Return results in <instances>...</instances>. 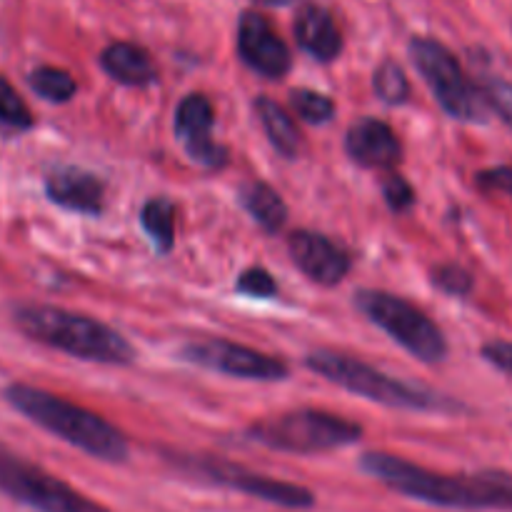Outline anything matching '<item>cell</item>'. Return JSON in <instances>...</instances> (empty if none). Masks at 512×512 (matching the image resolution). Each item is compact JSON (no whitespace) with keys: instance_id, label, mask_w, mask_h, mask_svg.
Wrapping results in <instances>:
<instances>
[{"instance_id":"1","label":"cell","mask_w":512,"mask_h":512,"mask_svg":"<svg viewBox=\"0 0 512 512\" xmlns=\"http://www.w3.org/2000/svg\"><path fill=\"white\" fill-rule=\"evenodd\" d=\"M360 468L405 498L453 510H512V475H445L390 453H365Z\"/></svg>"},{"instance_id":"2","label":"cell","mask_w":512,"mask_h":512,"mask_svg":"<svg viewBox=\"0 0 512 512\" xmlns=\"http://www.w3.org/2000/svg\"><path fill=\"white\" fill-rule=\"evenodd\" d=\"M3 395L30 423L48 430L73 448L83 450L90 458L105 460V463H125L128 460L130 448L125 435L93 410L80 408V405L70 403L60 395L28 383L8 385Z\"/></svg>"},{"instance_id":"3","label":"cell","mask_w":512,"mask_h":512,"mask_svg":"<svg viewBox=\"0 0 512 512\" xmlns=\"http://www.w3.org/2000/svg\"><path fill=\"white\" fill-rule=\"evenodd\" d=\"M13 320L25 338L70 358L100 365H130L138 355L133 343L103 320L58 305H18Z\"/></svg>"},{"instance_id":"4","label":"cell","mask_w":512,"mask_h":512,"mask_svg":"<svg viewBox=\"0 0 512 512\" xmlns=\"http://www.w3.org/2000/svg\"><path fill=\"white\" fill-rule=\"evenodd\" d=\"M305 365L320 375L328 383L360 395L365 400L385 405V408L400 410H455V403L445 400L443 395L425 390L420 385L405 383V380L390 378L383 370L363 363L358 358H350L335 350H315L305 358Z\"/></svg>"},{"instance_id":"5","label":"cell","mask_w":512,"mask_h":512,"mask_svg":"<svg viewBox=\"0 0 512 512\" xmlns=\"http://www.w3.org/2000/svg\"><path fill=\"white\" fill-rule=\"evenodd\" d=\"M248 438L278 453L315 455L358 443L363 438V428L353 420L323 410H293L253 423L248 428Z\"/></svg>"},{"instance_id":"6","label":"cell","mask_w":512,"mask_h":512,"mask_svg":"<svg viewBox=\"0 0 512 512\" xmlns=\"http://www.w3.org/2000/svg\"><path fill=\"white\" fill-rule=\"evenodd\" d=\"M355 308L423 363L448 358V340L433 318L410 300L385 290H358Z\"/></svg>"},{"instance_id":"7","label":"cell","mask_w":512,"mask_h":512,"mask_svg":"<svg viewBox=\"0 0 512 512\" xmlns=\"http://www.w3.org/2000/svg\"><path fill=\"white\" fill-rule=\"evenodd\" d=\"M408 48L413 65L423 75L428 88L433 90L440 108L450 118L463 120V123H483L488 103H485L480 85H475L465 75L458 58L440 40L423 38V35H415Z\"/></svg>"},{"instance_id":"8","label":"cell","mask_w":512,"mask_h":512,"mask_svg":"<svg viewBox=\"0 0 512 512\" xmlns=\"http://www.w3.org/2000/svg\"><path fill=\"white\" fill-rule=\"evenodd\" d=\"M0 493L38 512H110L38 465L0 450Z\"/></svg>"},{"instance_id":"9","label":"cell","mask_w":512,"mask_h":512,"mask_svg":"<svg viewBox=\"0 0 512 512\" xmlns=\"http://www.w3.org/2000/svg\"><path fill=\"white\" fill-rule=\"evenodd\" d=\"M180 358L185 363H193L198 368L215 370V373L230 375L240 380H263V383H275L290 375L285 360L265 355L260 350L248 348V345L233 343L225 338H203L185 343L180 348Z\"/></svg>"},{"instance_id":"10","label":"cell","mask_w":512,"mask_h":512,"mask_svg":"<svg viewBox=\"0 0 512 512\" xmlns=\"http://www.w3.org/2000/svg\"><path fill=\"white\" fill-rule=\"evenodd\" d=\"M190 468L198 475H203V478L213 480V483L240 490V493L250 495V498L265 500V503L280 505V508L308 510L315 505V495L308 488H303V485L285 483V480H275L260 473H250V470L240 468V465L225 463V460L195 458Z\"/></svg>"},{"instance_id":"11","label":"cell","mask_w":512,"mask_h":512,"mask_svg":"<svg viewBox=\"0 0 512 512\" xmlns=\"http://www.w3.org/2000/svg\"><path fill=\"white\" fill-rule=\"evenodd\" d=\"M213 128V103L203 93L185 95L175 108V138L200 168L220 170L228 165V148L213 138Z\"/></svg>"},{"instance_id":"12","label":"cell","mask_w":512,"mask_h":512,"mask_svg":"<svg viewBox=\"0 0 512 512\" xmlns=\"http://www.w3.org/2000/svg\"><path fill=\"white\" fill-rule=\"evenodd\" d=\"M238 55L250 70L270 80L285 78L293 65L285 40L275 33L270 20L255 10H245L238 20Z\"/></svg>"},{"instance_id":"13","label":"cell","mask_w":512,"mask_h":512,"mask_svg":"<svg viewBox=\"0 0 512 512\" xmlns=\"http://www.w3.org/2000/svg\"><path fill=\"white\" fill-rule=\"evenodd\" d=\"M288 253L293 263L303 270L305 278L323 288L343 283L353 268V258L343 245L315 230H295L288 238Z\"/></svg>"},{"instance_id":"14","label":"cell","mask_w":512,"mask_h":512,"mask_svg":"<svg viewBox=\"0 0 512 512\" xmlns=\"http://www.w3.org/2000/svg\"><path fill=\"white\" fill-rule=\"evenodd\" d=\"M345 153L363 168L390 170L403 160V143L383 120L360 118L345 133Z\"/></svg>"},{"instance_id":"15","label":"cell","mask_w":512,"mask_h":512,"mask_svg":"<svg viewBox=\"0 0 512 512\" xmlns=\"http://www.w3.org/2000/svg\"><path fill=\"white\" fill-rule=\"evenodd\" d=\"M45 195L58 208L83 215H100L105 208V183L95 173L75 165L55 168L45 178Z\"/></svg>"},{"instance_id":"16","label":"cell","mask_w":512,"mask_h":512,"mask_svg":"<svg viewBox=\"0 0 512 512\" xmlns=\"http://www.w3.org/2000/svg\"><path fill=\"white\" fill-rule=\"evenodd\" d=\"M293 33L300 48L320 63H333L343 53V33L323 5H303L295 15Z\"/></svg>"},{"instance_id":"17","label":"cell","mask_w":512,"mask_h":512,"mask_svg":"<svg viewBox=\"0 0 512 512\" xmlns=\"http://www.w3.org/2000/svg\"><path fill=\"white\" fill-rule=\"evenodd\" d=\"M100 68L120 85L128 88H143L158 80V68H155L153 58L145 48L135 43H110L108 48L100 53Z\"/></svg>"},{"instance_id":"18","label":"cell","mask_w":512,"mask_h":512,"mask_svg":"<svg viewBox=\"0 0 512 512\" xmlns=\"http://www.w3.org/2000/svg\"><path fill=\"white\" fill-rule=\"evenodd\" d=\"M253 108L255 113H258V120L260 125H263L265 135H268L270 145H273L283 158H298L300 150H303V133H300L293 115H290L280 103L265 98V95L255 98Z\"/></svg>"},{"instance_id":"19","label":"cell","mask_w":512,"mask_h":512,"mask_svg":"<svg viewBox=\"0 0 512 512\" xmlns=\"http://www.w3.org/2000/svg\"><path fill=\"white\" fill-rule=\"evenodd\" d=\"M240 203L248 210L250 218L265 230V233H278L283 230L285 220H288V205L280 198V193L275 188H270L263 180H248V183L240 185L238 193Z\"/></svg>"},{"instance_id":"20","label":"cell","mask_w":512,"mask_h":512,"mask_svg":"<svg viewBox=\"0 0 512 512\" xmlns=\"http://www.w3.org/2000/svg\"><path fill=\"white\" fill-rule=\"evenodd\" d=\"M175 215H178V208L165 195L150 198L140 210V225L155 243V250L163 255L170 253L175 245Z\"/></svg>"},{"instance_id":"21","label":"cell","mask_w":512,"mask_h":512,"mask_svg":"<svg viewBox=\"0 0 512 512\" xmlns=\"http://www.w3.org/2000/svg\"><path fill=\"white\" fill-rule=\"evenodd\" d=\"M28 85L38 98L48 100V103H68L78 93V83L73 75L55 65H40V68L30 70Z\"/></svg>"},{"instance_id":"22","label":"cell","mask_w":512,"mask_h":512,"mask_svg":"<svg viewBox=\"0 0 512 512\" xmlns=\"http://www.w3.org/2000/svg\"><path fill=\"white\" fill-rule=\"evenodd\" d=\"M373 90L385 105H403L410 98L408 75L395 60H383L373 73Z\"/></svg>"},{"instance_id":"23","label":"cell","mask_w":512,"mask_h":512,"mask_svg":"<svg viewBox=\"0 0 512 512\" xmlns=\"http://www.w3.org/2000/svg\"><path fill=\"white\" fill-rule=\"evenodd\" d=\"M290 105L293 110L298 113L300 120L310 125H323L330 123L335 115V103L333 98L328 95L318 93V90H310V88H298L290 93Z\"/></svg>"},{"instance_id":"24","label":"cell","mask_w":512,"mask_h":512,"mask_svg":"<svg viewBox=\"0 0 512 512\" xmlns=\"http://www.w3.org/2000/svg\"><path fill=\"white\" fill-rule=\"evenodd\" d=\"M0 123L13 130L33 128V113L18 90L0 75Z\"/></svg>"},{"instance_id":"25","label":"cell","mask_w":512,"mask_h":512,"mask_svg":"<svg viewBox=\"0 0 512 512\" xmlns=\"http://www.w3.org/2000/svg\"><path fill=\"white\" fill-rule=\"evenodd\" d=\"M433 285L450 298H465L475 288V280L463 265L443 263L433 270Z\"/></svg>"},{"instance_id":"26","label":"cell","mask_w":512,"mask_h":512,"mask_svg":"<svg viewBox=\"0 0 512 512\" xmlns=\"http://www.w3.org/2000/svg\"><path fill=\"white\" fill-rule=\"evenodd\" d=\"M480 90H483V98L488 103V108H493L500 118L512 128V83L510 80L498 78V75H485L480 80Z\"/></svg>"},{"instance_id":"27","label":"cell","mask_w":512,"mask_h":512,"mask_svg":"<svg viewBox=\"0 0 512 512\" xmlns=\"http://www.w3.org/2000/svg\"><path fill=\"white\" fill-rule=\"evenodd\" d=\"M235 290L248 298H275L278 295V283L265 268H248L238 275Z\"/></svg>"},{"instance_id":"28","label":"cell","mask_w":512,"mask_h":512,"mask_svg":"<svg viewBox=\"0 0 512 512\" xmlns=\"http://www.w3.org/2000/svg\"><path fill=\"white\" fill-rule=\"evenodd\" d=\"M380 188H383V198L393 213H405V210H410L415 205L413 185H410L400 173H393V170H390L383 178V183H380Z\"/></svg>"},{"instance_id":"29","label":"cell","mask_w":512,"mask_h":512,"mask_svg":"<svg viewBox=\"0 0 512 512\" xmlns=\"http://www.w3.org/2000/svg\"><path fill=\"white\" fill-rule=\"evenodd\" d=\"M475 185L485 193H503L512 198V163L498 165V168L480 170L475 175Z\"/></svg>"},{"instance_id":"30","label":"cell","mask_w":512,"mask_h":512,"mask_svg":"<svg viewBox=\"0 0 512 512\" xmlns=\"http://www.w3.org/2000/svg\"><path fill=\"white\" fill-rule=\"evenodd\" d=\"M483 358L503 373L512 375V343L508 340H493L483 345Z\"/></svg>"},{"instance_id":"31","label":"cell","mask_w":512,"mask_h":512,"mask_svg":"<svg viewBox=\"0 0 512 512\" xmlns=\"http://www.w3.org/2000/svg\"><path fill=\"white\" fill-rule=\"evenodd\" d=\"M260 5H268V8H283V5H290L293 0H255Z\"/></svg>"}]
</instances>
